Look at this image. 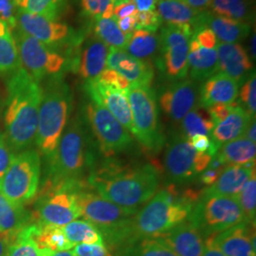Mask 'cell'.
I'll list each match as a JSON object with an SVG mask.
<instances>
[{
  "label": "cell",
  "mask_w": 256,
  "mask_h": 256,
  "mask_svg": "<svg viewBox=\"0 0 256 256\" xmlns=\"http://www.w3.org/2000/svg\"><path fill=\"white\" fill-rule=\"evenodd\" d=\"M110 46L99 38L84 37L74 55L72 72L78 74L86 82L96 79L106 68Z\"/></svg>",
  "instance_id": "cell-18"
},
{
  "label": "cell",
  "mask_w": 256,
  "mask_h": 256,
  "mask_svg": "<svg viewBox=\"0 0 256 256\" xmlns=\"http://www.w3.org/2000/svg\"><path fill=\"white\" fill-rule=\"evenodd\" d=\"M224 169V168H223ZM223 169H212L207 168L198 176V182L203 185H212L218 178Z\"/></svg>",
  "instance_id": "cell-54"
},
{
  "label": "cell",
  "mask_w": 256,
  "mask_h": 256,
  "mask_svg": "<svg viewBox=\"0 0 256 256\" xmlns=\"http://www.w3.org/2000/svg\"><path fill=\"white\" fill-rule=\"evenodd\" d=\"M25 230L39 247L52 252L68 250L74 247L66 236L62 227L39 226L32 223L25 228Z\"/></svg>",
  "instance_id": "cell-31"
},
{
  "label": "cell",
  "mask_w": 256,
  "mask_h": 256,
  "mask_svg": "<svg viewBox=\"0 0 256 256\" xmlns=\"http://www.w3.org/2000/svg\"><path fill=\"white\" fill-rule=\"evenodd\" d=\"M200 84L192 79L171 82L160 88L156 100L162 112L174 124L200 106Z\"/></svg>",
  "instance_id": "cell-16"
},
{
  "label": "cell",
  "mask_w": 256,
  "mask_h": 256,
  "mask_svg": "<svg viewBox=\"0 0 256 256\" xmlns=\"http://www.w3.org/2000/svg\"><path fill=\"white\" fill-rule=\"evenodd\" d=\"M97 79L104 84L118 88L119 90L124 92H126L129 86H131L130 82H128L122 75H120L116 70L108 68L97 77Z\"/></svg>",
  "instance_id": "cell-45"
},
{
  "label": "cell",
  "mask_w": 256,
  "mask_h": 256,
  "mask_svg": "<svg viewBox=\"0 0 256 256\" xmlns=\"http://www.w3.org/2000/svg\"><path fill=\"white\" fill-rule=\"evenodd\" d=\"M256 174V162L248 164H230L225 166L218 180L204 189L202 192L208 194H218L234 198L241 191L245 183Z\"/></svg>",
  "instance_id": "cell-24"
},
{
  "label": "cell",
  "mask_w": 256,
  "mask_h": 256,
  "mask_svg": "<svg viewBox=\"0 0 256 256\" xmlns=\"http://www.w3.org/2000/svg\"><path fill=\"white\" fill-rule=\"evenodd\" d=\"M192 38H194L198 44L206 48H216L218 45V40L209 28L200 26L194 30Z\"/></svg>",
  "instance_id": "cell-48"
},
{
  "label": "cell",
  "mask_w": 256,
  "mask_h": 256,
  "mask_svg": "<svg viewBox=\"0 0 256 256\" xmlns=\"http://www.w3.org/2000/svg\"><path fill=\"white\" fill-rule=\"evenodd\" d=\"M118 26L120 30L126 34V36L129 38L131 36L132 32L136 30V26H137V18H136V14L131 16H126L124 18L118 19L117 20Z\"/></svg>",
  "instance_id": "cell-53"
},
{
  "label": "cell",
  "mask_w": 256,
  "mask_h": 256,
  "mask_svg": "<svg viewBox=\"0 0 256 256\" xmlns=\"http://www.w3.org/2000/svg\"><path fill=\"white\" fill-rule=\"evenodd\" d=\"M84 120L106 158L126 152L133 146L131 133L104 106L88 102L84 106Z\"/></svg>",
  "instance_id": "cell-14"
},
{
  "label": "cell",
  "mask_w": 256,
  "mask_h": 256,
  "mask_svg": "<svg viewBox=\"0 0 256 256\" xmlns=\"http://www.w3.org/2000/svg\"><path fill=\"white\" fill-rule=\"evenodd\" d=\"M18 10L58 20L64 14L68 0H12Z\"/></svg>",
  "instance_id": "cell-34"
},
{
  "label": "cell",
  "mask_w": 256,
  "mask_h": 256,
  "mask_svg": "<svg viewBox=\"0 0 256 256\" xmlns=\"http://www.w3.org/2000/svg\"><path fill=\"white\" fill-rule=\"evenodd\" d=\"M41 170L40 156L36 150H25L14 156L0 182V192L10 202L24 206L38 191Z\"/></svg>",
  "instance_id": "cell-11"
},
{
  "label": "cell",
  "mask_w": 256,
  "mask_h": 256,
  "mask_svg": "<svg viewBox=\"0 0 256 256\" xmlns=\"http://www.w3.org/2000/svg\"><path fill=\"white\" fill-rule=\"evenodd\" d=\"M62 229L74 247L80 244H104L101 232L86 220H74L63 226Z\"/></svg>",
  "instance_id": "cell-35"
},
{
  "label": "cell",
  "mask_w": 256,
  "mask_h": 256,
  "mask_svg": "<svg viewBox=\"0 0 256 256\" xmlns=\"http://www.w3.org/2000/svg\"><path fill=\"white\" fill-rule=\"evenodd\" d=\"M256 34H254V36H252V39H250V57H252V59H254V60H256Z\"/></svg>",
  "instance_id": "cell-59"
},
{
  "label": "cell",
  "mask_w": 256,
  "mask_h": 256,
  "mask_svg": "<svg viewBox=\"0 0 256 256\" xmlns=\"http://www.w3.org/2000/svg\"><path fill=\"white\" fill-rule=\"evenodd\" d=\"M212 156L196 152L180 132L170 138L164 156V172L169 184L183 185L198 180L208 168Z\"/></svg>",
  "instance_id": "cell-13"
},
{
  "label": "cell",
  "mask_w": 256,
  "mask_h": 256,
  "mask_svg": "<svg viewBox=\"0 0 256 256\" xmlns=\"http://www.w3.org/2000/svg\"><path fill=\"white\" fill-rule=\"evenodd\" d=\"M216 155L225 165H242L256 162V142L248 140L246 138H238L224 144Z\"/></svg>",
  "instance_id": "cell-32"
},
{
  "label": "cell",
  "mask_w": 256,
  "mask_h": 256,
  "mask_svg": "<svg viewBox=\"0 0 256 256\" xmlns=\"http://www.w3.org/2000/svg\"><path fill=\"white\" fill-rule=\"evenodd\" d=\"M106 68L122 75L131 86H151L154 79L153 63L135 58L124 50L110 48Z\"/></svg>",
  "instance_id": "cell-19"
},
{
  "label": "cell",
  "mask_w": 256,
  "mask_h": 256,
  "mask_svg": "<svg viewBox=\"0 0 256 256\" xmlns=\"http://www.w3.org/2000/svg\"><path fill=\"white\" fill-rule=\"evenodd\" d=\"M238 104L239 102L236 101L230 104H214L210 108H208L207 110L209 111V114H210L212 122L216 126L218 124H220V122H222L223 120H225L228 117V115L238 106Z\"/></svg>",
  "instance_id": "cell-50"
},
{
  "label": "cell",
  "mask_w": 256,
  "mask_h": 256,
  "mask_svg": "<svg viewBox=\"0 0 256 256\" xmlns=\"http://www.w3.org/2000/svg\"><path fill=\"white\" fill-rule=\"evenodd\" d=\"M0 19L8 23L12 30L16 28V12L12 0H0Z\"/></svg>",
  "instance_id": "cell-49"
},
{
  "label": "cell",
  "mask_w": 256,
  "mask_h": 256,
  "mask_svg": "<svg viewBox=\"0 0 256 256\" xmlns=\"http://www.w3.org/2000/svg\"><path fill=\"white\" fill-rule=\"evenodd\" d=\"M14 155L5 133H0V182L9 168Z\"/></svg>",
  "instance_id": "cell-47"
},
{
  "label": "cell",
  "mask_w": 256,
  "mask_h": 256,
  "mask_svg": "<svg viewBox=\"0 0 256 256\" xmlns=\"http://www.w3.org/2000/svg\"><path fill=\"white\" fill-rule=\"evenodd\" d=\"M240 92H238L239 104L244 108L248 114L256 118V72H252L243 82Z\"/></svg>",
  "instance_id": "cell-43"
},
{
  "label": "cell",
  "mask_w": 256,
  "mask_h": 256,
  "mask_svg": "<svg viewBox=\"0 0 256 256\" xmlns=\"http://www.w3.org/2000/svg\"><path fill=\"white\" fill-rule=\"evenodd\" d=\"M218 72L232 78L241 86L252 74V62L240 43H218L216 46Z\"/></svg>",
  "instance_id": "cell-22"
},
{
  "label": "cell",
  "mask_w": 256,
  "mask_h": 256,
  "mask_svg": "<svg viewBox=\"0 0 256 256\" xmlns=\"http://www.w3.org/2000/svg\"><path fill=\"white\" fill-rule=\"evenodd\" d=\"M50 256H75L72 250H60V252H54Z\"/></svg>",
  "instance_id": "cell-61"
},
{
  "label": "cell",
  "mask_w": 256,
  "mask_h": 256,
  "mask_svg": "<svg viewBox=\"0 0 256 256\" xmlns=\"http://www.w3.org/2000/svg\"><path fill=\"white\" fill-rule=\"evenodd\" d=\"M138 12H147L156 10L158 0H134Z\"/></svg>",
  "instance_id": "cell-56"
},
{
  "label": "cell",
  "mask_w": 256,
  "mask_h": 256,
  "mask_svg": "<svg viewBox=\"0 0 256 256\" xmlns=\"http://www.w3.org/2000/svg\"><path fill=\"white\" fill-rule=\"evenodd\" d=\"M75 256H114L106 244H80L74 247Z\"/></svg>",
  "instance_id": "cell-46"
},
{
  "label": "cell",
  "mask_w": 256,
  "mask_h": 256,
  "mask_svg": "<svg viewBox=\"0 0 256 256\" xmlns=\"http://www.w3.org/2000/svg\"><path fill=\"white\" fill-rule=\"evenodd\" d=\"M160 41L155 32H149L144 30H136L128 38L124 50L142 61L153 62L160 54Z\"/></svg>",
  "instance_id": "cell-30"
},
{
  "label": "cell",
  "mask_w": 256,
  "mask_h": 256,
  "mask_svg": "<svg viewBox=\"0 0 256 256\" xmlns=\"http://www.w3.org/2000/svg\"><path fill=\"white\" fill-rule=\"evenodd\" d=\"M8 247H9L8 243L0 238V256H6Z\"/></svg>",
  "instance_id": "cell-60"
},
{
  "label": "cell",
  "mask_w": 256,
  "mask_h": 256,
  "mask_svg": "<svg viewBox=\"0 0 256 256\" xmlns=\"http://www.w3.org/2000/svg\"><path fill=\"white\" fill-rule=\"evenodd\" d=\"M218 72V58L216 48H206L191 38L189 42L188 75L198 82H204Z\"/></svg>",
  "instance_id": "cell-25"
},
{
  "label": "cell",
  "mask_w": 256,
  "mask_h": 256,
  "mask_svg": "<svg viewBox=\"0 0 256 256\" xmlns=\"http://www.w3.org/2000/svg\"><path fill=\"white\" fill-rule=\"evenodd\" d=\"M194 28L188 26L166 25L162 28L160 50L155 59L156 66L169 82L182 81L188 76L189 42Z\"/></svg>",
  "instance_id": "cell-12"
},
{
  "label": "cell",
  "mask_w": 256,
  "mask_h": 256,
  "mask_svg": "<svg viewBox=\"0 0 256 256\" xmlns=\"http://www.w3.org/2000/svg\"><path fill=\"white\" fill-rule=\"evenodd\" d=\"M190 144L192 146V148L200 153H209L210 150V138L206 136V135H194L192 137L188 138Z\"/></svg>",
  "instance_id": "cell-52"
},
{
  "label": "cell",
  "mask_w": 256,
  "mask_h": 256,
  "mask_svg": "<svg viewBox=\"0 0 256 256\" xmlns=\"http://www.w3.org/2000/svg\"><path fill=\"white\" fill-rule=\"evenodd\" d=\"M191 8L198 10H205L209 8L212 0H184Z\"/></svg>",
  "instance_id": "cell-57"
},
{
  "label": "cell",
  "mask_w": 256,
  "mask_h": 256,
  "mask_svg": "<svg viewBox=\"0 0 256 256\" xmlns=\"http://www.w3.org/2000/svg\"><path fill=\"white\" fill-rule=\"evenodd\" d=\"M156 10L166 25L188 26L194 30L202 22L204 10L191 8L184 0H158Z\"/></svg>",
  "instance_id": "cell-27"
},
{
  "label": "cell",
  "mask_w": 256,
  "mask_h": 256,
  "mask_svg": "<svg viewBox=\"0 0 256 256\" xmlns=\"http://www.w3.org/2000/svg\"><path fill=\"white\" fill-rule=\"evenodd\" d=\"M7 92L5 135L12 151H21L36 142L43 88L21 66L10 74Z\"/></svg>",
  "instance_id": "cell-2"
},
{
  "label": "cell",
  "mask_w": 256,
  "mask_h": 256,
  "mask_svg": "<svg viewBox=\"0 0 256 256\" xmlns=\"http://www.w3.org/2000/svg\"><path fill=\"white\" fill-rule=\"evenodd\" d=\"M126 92L135 128L134 136L146 151L158 153L166 140L160 124L155 92L148 86L132 84Z\"/></svg>",
  "instance_id": "cell-8"
},
{
  "label": "cell",
  "mask_w": 256,
  "mask_h": 256,
  "mask_svg": "<svg viewBox=\"0 0 256 256\" xmlns=\"http://www.w3.org/2000/svg\"><path fill=\"white\" fill-rule=\"evenodd\" d=\"M84 90L92 101L104 106L132 135H135L126 92L101 82L97 78L84 82Z\"/></svg>",
  "instance_id": "cell-17"
},
{
  "label": "cell",
  "mask_w": 256,
  "mask_h": 256,
  "mask_svg": "<svg viewBox=\"0 0 256 256\" xmlns=\"http://www.w3.org/2000/svg\"><path fill=\"white\" fill-rule=\"evenodd\" d=\"M82 14L86 18L96 20L98 18H113L114 2L113 0H77Z\"/></svg>",
  "instance_id": "cell-42"
},
{
  "label": "cell",
  "mask_w": 256,
  "mask_h": 256,
  "mask_svg": "<svg viewBox=\"0 0 256 256\" xmlns=\"http://www.w3.org/2000/svg\"><path fill=\"white\" fill-rule=\"evenodd\" d=\"M256 118L252 120L250 124L248 126L247 129L245 131V133L243 134L242 137L246 138L248 140L252 142H256Z\"/></svg>",
  "instance_id": "cell-58"
},
{
  "label": "cell",
  "mask_w": 256,
  "mask_h": 256,
  "mask_svg": "<svg viewBox=\"0 0 256 256\" xmlns=\"http://www.w3.org/2000/svg\"><path fill=\"white\" fill-rule=\"evenodd\" d=\"M160 178L155 165L133 166L106 158L92 170L86 182L104 198L124 208L138 210L154 196Z\"/></svg>",
  "instance_id": "cell-1"
},
{
  "label": "cell",
  "mask_w": 256,
  "mask_h": 256,
  "mask_svg": "<svg viewBox=\"0 0 256 256\" xmlns=\"http://www.w3.org/2000/svg\"><path fill=\"white\" fill-rule=\"evenodd\" d=\"M136 30H144L149 32H156L162 24V21L156 10L147 12L138 10L136 12Z\"/></svg>",
  "instance_id": "cell-44"
},
{
  "label": "cell",
  "mask_w": 256,
  "mask_h": 256,
  "mask_svg": "<svg viewBox=\"0 0 256 256\" xmlns=\"http://www.w3.org/2000/svg\"><path fill=\"white\" fill-rule=\"evenodd\" d=\"M16 28L46 45L64 50L72 58L84 39V34L66 23L21 10L16 12Z\"/></svg>",
  "instance_id": "cell-15"
},
{
  "label": "cell",
  "mask_w": 256,
  "mask_h": 256,
  "mask_svg": "<svg viewBox=\"0 0 256 256\" xmlns=\"http://www.w3.org/2000/svg\"><path fill=\"white\" fill-rule=\"evenodd\" d=\"M202 192L190 189L180 191L176 185L168 184L156 192L133 216L128 246L144 238H156L187 220Z\"/></svg>",
  "instance_id": "cell-4"
},
{
  "label": "cell",
  "mask_w": 256,
  "mask_h": 256,
  "mask_svg": "<svg viewBox=\"0 0 256 256\" xmlns=\"http://www.w3.org/2000/svg\"><path fill=\"white\" fill-rule=\"evenodd\" d=\"M137 12V7L135 5L134 0H129L128 2L114 6L113 18L118 20V19L126 18V16H134Z\"/></svg>",
  "instance_id": "cell-51"
},
{
  "label": "cell",
  "mask_w": 256,
  "mask_h": 256,
  "mask_svg": "<svg viewBox=\"0 0 256 256\" xmlns=\"http://www.w3.org/2000/svg\"><path fill=\"white\" fill-rule=\"evenodd\" d=\"M203 256H225L214 240V236L204 238Z\"/></svg>",
  "instance_id": "cell-55"
},
{
  "label": "cell",
  "mask_w": 256,
  "mask_h": 256,
  "mask_svg": "<svg viewBox=\"0 0 256 256\" xmlns=\"http://www.w3.org/2000/svg\"><path fill=\"white\" fill-rule=\"evenodd\" d=\"M20 68L18 50L12 32L0 34V75H10Z\"/></svg>",
  "instance_id": "cell-38"
},
{
  "label": "cell",
  "mask_w": 256,
  "mask_h": 256,
  "mask_svg": "<svg viewBox=\"0 0 256 256\" xmlns=\"http://www.w3.org/2000/svg\"><path fill=\"white\" fill-rule=\"evenodd\" d=\"M21 66L40 82L70 70L72 57L64 50L48 46L34 37L14 30Z\"/></svg>",
  "instance_id": "cell-7"
},
{
  "label": "cell",
  "mask_w": 256,
  "mask_h": 256,
  "mask_svg": "<svg viewBox=\"0 0 256 256\" xmlns=\"http://www.w3.org/2000/svg\"><path fill=\"white\" fill-rule=\"evenodd\" d=\"M187 220L200 230L204 238L247 222L234 198L203 192L194 205Z\"/></svg>",
  "instance_id": "cell-10"
},
{
  "label": "cell",
  "mask_w": 256,
  "mask_h": 256,
  "mask_svg": "<svg viewBox=\"0 0 256 256\" xmlns=\"http://www.w3.org/2000/svg\"><path fill=\"white\" fill-rule=\"evenodd\" d=\"M120 256H176L156 238H144L120 250Z\"/></svg>",
  "instance_id": "cell-39"
},
{
  "label": "cell",
  "mask_w": 256,
  "mask_h": 256,
  "mask_svg": "<svg viewBox=\"0 0 256 256\" xmlns=\"http://www.w3.org/2000/svg\"><path fill=\"white\" fill-rule=\"evenodd\" d=\"M88 182H70L43 187L37 198L32 223L39 226L63 227L81 216L77 192Z\"/></svg>",
  "instance_id": "cell-9"
},
{
  "label": "cell",
  "mask_w": 256,
  "mask_h": 256,
  "mask_svg": "<svg viewBox=\"0 0 256 256\" xmlns=\"http://www.w3.org/2000/svg\"><path fill=\"white\" fill-rule=\"evenodd\" d=\"M210 12L227 18L252 25L254 22L252 0H212Z\"/></svg>",
  "instance_id": "cell-33"
},
{
  "label": "cell",
  "mask_w": 256,
  "mask_h": 256,
  "mask_svg": "<svg viewBox=\"0 0 256 256\" xmlns=\"http://www.w3.org/2000/svg\"><path fill=\"white\" fill-rule=\"evenodd\" d=\"M42 88L36 144L48 158L58 146L68 124L72 108V94L63 76L48 79Z\"/></svg>",
  "instance_id": "cell-6"
},
{
  "label": "cell",
  "mask_w": 256,
  "mask_h": 256,
  "mask_svg": "<svg viewBox=\"0 0 256 256\" xmlns=\"http://www.w3.org/2000/svg\"><path fill=\"white\" fill-rule=\"evenodd\" d=\"M239 86L226 74L218 72L206 79L200 90V104L208 108L216 104H230L238 98Z\"/></svg>",
  "instance_id": "cell-23"
},
{
  "label": "cell",
  "mask_w": 256,
  "mask_h": 256,
  "mask_svg": "<svg viewBox=\"0 0 256 256\" xmlns=\"http://www.w3.org/2000/svg\"><path fill=\"white\" fill-rule=\"evenodd\" d=\"M81 216L101 232L104 244L119 252L130 241V227L138 210L119 206L93 191L88 183L77 192Z\"/></svg>",
  "instance_id": "cell-5"
},
{
  "label": "cell",
  "mask_w": 256,
  "mask_h": 256,
  "mask_svg": "<svg viewBox=\"0 0 256 256\" xmlns=\"http://www.w3.org/2000/svg\"><path fill=\"white\" fill-rule=\"evenodd\" d=\"M90 128L81 116H76L68 126L52 154L46 158V180L43 187L70 182H86V174L92 172L95 164V147Z\"/></svg>",
  "instance_id": "cell-3"
},
{
  "label": "cell",
  "mask_w": 256,
  "mask_h": 256,
  "mask_svg": "<svg viewBox=\"0 0 256 256\" xmlns=\"http://www.w3.org/2000/svg\"><path fill=\"white\" fill-rule=\"evenodd\" d=\"M94 36L99 38L110 48L124 50L128 44V38L120 30L117 19L98 18L93 21Z\"/></svg>",
  "instance_id": "cell-37"
},
{
  "label": "cell",
  "mask_w": 256,
  "mask_h": 256,
  "mask_svg": "<svg viewBox=\"0 0 256 256\" xmlns=\"http://www.w3.org/2000/svg\"><path fill=\"white\" fill-rule=\"evenodd\" d=\"M128 1H129V0H113L114 5H119V4L124 3V2H128Z\"/></svg>",
  "instance_id": "cell-62"
},
{
  "label": "cell",
  "mask_w": 256,
  "mask_h": 256,
  "mask_svg": "<svg viewBox=\"0 0 256 256\" xmlns=\"http://www.w3.org/2000/svg\"><path fill=\"white\" fill-rule=\"evenodd\" d=\"M182 134L187 138L194 135H206L210 136L212 131L216 126L214 122L210 118L209 111L202 106H198L191 110L180 122Z\"/></svg>",
  "instance_id": "cell-36"
},
{
  "label": "cell",
  "mask_w": 256,
  "mask_h": 256,
  "mask_svg": "<svg viewBox=\"0 0 256 256\" xmlns=\"http://www.w3.org/2000/svg\"><path fill=\"white\" fill-rule=\"evenodd\" d=\"M176 256H203L204 238L189 220L156 236Z\"/></svg>",
  "instance_id": "cell-21"
},
{
  "label": "cell",
  "mask_w": 256,
  "mask_h": 256,
  "mask_svg": "<svg viewBox=\"0 0 256 256\" xmlns=\"http://www.w3.org/2000/svg\"><path fill=\"white\" fill-rule=\"evenodd\" d=\"M52 252L50 250L39 247L24 229L10 244L6 256H50Z\"/></svg>",
  "instance_id": "cell-40"
},
{
  "label": "cell",
  "mask_w": 256,
  "mask_h": 256,
  "mask_svg": "<svg viewBox=\"0 0 256 256\" xmlns=\"http://www.w3.org/2000/svg\"><path fill=\"white\" fill-rule=\"evenodd\" d=\"M225 256H256V223L243 222L214 236Z\"/></svg>",
  "instance_id": "cell-20"
},
{
  "label": "cell",
  "mask_w": 256,
  "mask_h": 256,
  "mask_svg": "<svg viewBox=\"0 0 256 256\" xmlns=\"http://www.w3.org/2000/svg\"><path fill=\"white\" fill-rule=\"evenodd\" d=\"M252 119L254 118L250 117L238 104L228 117L218 124L212 131L209 138L214 147L218 151L224 144L242 137Z\"/></svg>",
  "instance_id": "cell-29"
},
{
  "label": "cell",
  "mask_w": 256,
  "mask_h": 256,
  "mask_svg": "<svg viewBox=\"0 0 256 256\" xmlns=\"http://www.w3.org/2000/svg\"><path fill=\"white\" fill-rule=\"evenodd\" d=\"M200 26L212 30L218 38V43H239L252 32V25L250 24L218 16L206 10H204Z\"/></svg>",
  "instance_id": "cell-28"
},
{
  "label": "cell",
  "mask_w": 256,
  "mask_h": 256,
  "mask_svg": "<svg viewBox=\"0 0 256 256\" xmlns=\"http://www.w3.org/2000/svg\"><path fill=\"white\" fill-rule=\"evenodd\" d=\"M248 223H256V176L252 174L241 191L234 196Z\"/></svg>",
  "instance_id": "cell-41"
},
{
  "label": "cell",
  "mask_w": 256,
  "mask_h": 256,
  "mask_svg": "<svg viewBox=\"0 0 256 256\" xmlns=\"http://www.w3.org/2000/svg\"><path fill=\"white\" fill-rule=\"evenodd\" d=\"M32 223V216L24 206L12 203L0 192V238L10 245Z\"/></svg>",
  "instance_id": "cell-26"
}]
</instances>
